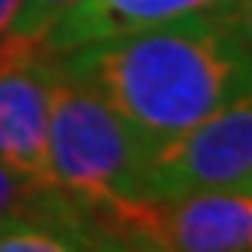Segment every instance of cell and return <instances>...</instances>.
Instances as JSON below:
<instances>
[{
	"label": "cell",
	"instance_id": "cell-3",
	"mask_svg": "<svg viewBox=\"0 0 252 252\" xmlns=\"http://www.w3.org/2000/svg\"><path fill=\"white\" fill-rule=\"evenodd\" d=\"M210 189H252V92L149 152L143 201Z\"/></svg>",
	"mask_w": 252,
	"mask_h": 252
},
{
	"label": "cell",
	"instance_id": "cell-11",
	"mask_svg": "<svg viewBox=\"0 0 252 252\" xmlns=\"http://www.w3.org/2000/svg\"><path fill=\"white\" fill-rule=\"evenodd\" d=\"M19 9H22V0H0V40L9 33L15 15H19Z\"/></svg>",
	"mask_w": 252,
	"mask_h": 252
},
{
	"label": "cell",
	"instance_id": "cell-6",
	"mask_svg": "<svg viewBox=\"0 0 252 252\" xmlns=\"http://www.w3.org/2000/svg\"><path fill=\"white\" fill-rule=\"evenodd\" d=\"M225 0H76L40 40L46 52L61 55L94 40L161 28L189 15L213 12Z\"/></svg>",
	"mask_w": 252,
	"mask_h": 252
},
{
	"label": "cell",
	"instance_id": "cell-8",
	"mask_svg": "<svg viewBox=\"0 0 252 252\" xmlns=\"http://www.w3.org/2000/svg\"><path fill=\"white\" fill-rule=\"evenodd\" d=\"M0 252H82L64 234L43 225H6L0 228Z\"/></svg>",
	"mask_w": 252,
	"mask_h": 252
},
{
	"label": "cell",
	"instance_id": "cell-9",
	"mask_svg": "<svg viewBox=\"0 0 252 252\" xmlns=\"http://www.w3.org/2000/svg\"><path fill=\"white\" fill-rule=\"evenodd\" d=\"M73 3L76 0H22V9L15 15V22H12L6 37L43 40L46 31L55 25Z\"/></svg>",
	"mask_w": 252,
	"mask_h": 252
},
{
	"label": "cell",
	"instance_id": "cell-4",
	"mask_svg": "<svg viewBox=\"0 0 252 252\" xmlns=\"http://www.w3.org/2000/svg\"><path fill=\"white\" fill-rule=\"evenodd\" d=\"M146 252H252V189H210L134 201Z\"/></svg>",
	"mask_w": 252,
	"mask_h": 252
},
{
	"label": "cell",
	"instance_id": "cell-7",
	"mask_svg": "<svg viewBox=\"0 0 252 252\" xmlns=\"http://www.w3.org/2000/svg\"><path fill=\"white\" fill-rule=\"evenodd\" d=\"M52 183L31 179L0 161V228L6 225H43Z\"/></svg>",
	"mask_w": 252,
	"mask_h": 252
},
{
	"label": "cell",
	"instance_id": "cell-1",
	"mask_svg": "<svg viewBox=\"0 0 252 252\" xmlns=\"http://www.w3.org/2000/svg\"><path fill=\"white\" fill-rule=\"evenodd\" d=\"M61 76L100 94L158 146L252 92V52L213 15L94 40L55 55Z\"/></svg>",
	"mask_w": 252,
	"mask_h": 252
},
{
	"label": "cell",
	"instance_id": "cell-10",
	"mask_svg": "<svg viewBox=\"0 0 252 252\" xmlns=\"http://www.w3.org/2000/svg\"><path fill=\"white\" fill-rule=\"evenodd\" d=\"M210 15L225 33H231L243 49L252 52V0H225Z\"/></svg>",
	"mask_w": 252,
	"mask_h": 252
},
{
	"label": "cell",
	"instance_id": "cell-5",
	"mask_svg": "<svg viewBox=\"0 0 252 252\" xmlns=\"http://www.w3.org/2000/svg\"><path fill=\"white\" fill-rule=\"evenodd\" d=\"M58 76V61L40 40H0V161L31 179H46V125Z\"/></svg>",
	"mask_w": 252,
	"mask_h": 252
},
{
	"label": "cell",
	"instance_id": "cell-2",
	"mask_svg": "<svg viewBox=\"0 0 252 252\" xmlns=\"http://www.w3.org/2000/svg\"><path fill=\"white\" fill-rule=\"evenodd\" d=\"M149 140L100 94L58 76L46 125V179L58 189L143 201Z\"/></svg>",
	"mask_w": 252,
	"mask_h": 252
}]
</instances>
